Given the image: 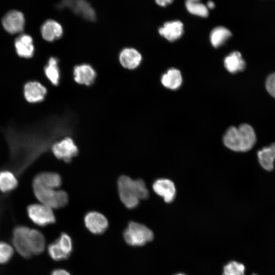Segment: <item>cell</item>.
Instances as JSON below:
<instances>
[{"instance_id":"obj_1","label":"cell","mask_w":275,"mask_h":275,"mask_svg":"<svg viewBox=\"0 0 275 275\" xmlns=\"http://www.w3.org/2000/svg\"><path fill=\"white\" fill-rule=\"evenodd\" d=\"M117 189L121 202L128 209L135 208L140 200H146L149 196V190L143 179L134 180L126 175L119 177Z\"/></svg>"},{"instance_id":"obj_2","label":"cell","mask_w":275,"mask_h":275,"mask_svg":"<svg viewBox=\"0 0 275 275\" xmlns=\"http://www.w3.org/2000/svg\"><path fill=\"white\" fill-rule=\"evenodd\" d=\"M257 138L253 128L248 124H242L238 127H230L223 136L224 145L235 152H247L255 145Z\"/></svg>"},{"instance_id":"obj_3","label":"cell","mask_w":275,"mask_h":275,"mask_svg":"<svg viewBox=\"0 0 275 275\" xmlns=\"http://www.w3.org/2000/svg\"><path fill=\"white\" fill-rule=\"evenodd\" d=\"M32 188L36 199L41 203L52 209L63 208L69 202V196L63 190L46 188L36 185H32Z\"/></svg>"},{"instance_id":"obj_4","label":"cell","mask_w":275,"mask_h":275,"mask_svg":"<svg viewBox=\"0 0 275 275\" xmlns=\"http://www.w3.org/2000/svg\"><path fill=\"white\" fill-rule=\"evenodd\" d=\"M125 242L129 245L140 246L152 241L153 232L145 225L135 222H129L123 232Z\"/></svg>"},{"instance_id":"obj_5","label":"cell","mask_w":275,"mask_h":275,"mask_svg":"<svg viewBox=\"0 0 275 275\" xmlns=\"http://www.w3.org/2000/svg\"><path fill=\"white\" fill-rule=\"evenodd\" d=\"M26 210L31 221L39 226L45 227L56 222L52 209L42 203L30 204L26 207Z\"/></svg>"},{"instance_id":"obj_6","label":"cell","mask_w":275,"mask_h":275,"mask_svg":"<svg viewBox=\"0 0 275 275\" xmlns=\"http://www.w3.org/2000/svg\"><path fill=\"white\" fill-rule=\"evenodd\" d=\"M50 150L54 157L66 163H70L79 153L77 145L69 136L56 141L52 145Z\"/></svg>"},{"instance_id":"obj_7","label":"cell","mask_w":275,"mask_h":275,"mask_svg":"<svg viewBox=\"0 0 275 275\" xmlns=\"http://www.w3.org/2000/svg\"><path fill=\"white\" fill-rule=\"evenodd\" d=\"M30 228L25 226H16L12 233L13 247L22 257L28 258L32 256L29 243V232Z\"/></svg>"},{"instance_id":"obj_8","label":"cell","mask_w":275,"mask_h":275,"mask_svg":"<svg viewBox=\"0 0 275 275\" xmlns=\"http://www.w3.org/2000/svg\"><path fill=\"white\" fill-rule=\"evenodd\" d=\"M84 220L86 227L94 234H103L108 227L106 217L96 211H90L86 213Z\"/></svg>"},{"instance_id":"obj_9","label":"cell","mask_w":275,"mask_h":275,"mask_svg":"<svg viewBox=\"0 0 275 275\" xmlns=\"http://www.w3.org/2000/svg\"><path fill=\"white\" fill-rule=\"evenodd\" d=\"M24 23L23 14L17 10L9 11L2 19V24L4 29L11 34L22 32Z\"/></svg>"},{"instance_id":"obj_10","label":"cell","mask_w":275,"mask_h":275,"mask_svg":"<svg viewBox=\"0 0 275 275\" xmlns=\"http://www.w3.org/2000/svg\"><path fill=\"white\" fill-rule=\"evenodd\" d=\"M153 191L163 198L166 203H171L176 197V189L174 182L170 179L160 178L156 180L152 185Z\"/></svg>"},{"instance_id":"obj_11","label":"cell","mask_w":275,"mask_h":275,"mask_svg":"<svg viewBox=\"0 0 275 275\" xmlns=\"http://www.w3.org/2000/svg\"><path fill=\"white\" fill-rule=\"evenodd\" d=\"M62 6L70 8L87 20L93 21L96 18L94 10L86 0H62Z\"/></svg>"},{"instance_id":"obj_12","label":"cell","mask_w":275,"mask_h":275,"mask_svg":"<svg viewBox=\"0 0 275 275\" xmlns=\"http://www.w3.org/2000/svg\"><path fill=\"white\" fill-rule=\"evenodd\" d=\"M62 177L56 172L44 171L37 173L33 178L32 185L57 189L62 184Z\"/></svg>"},{"instance_id":"obj_13","label":"cell","mask_w":275,"mask_h":275,"mask_svg":"<svg viewBox=\"0 0 275 275\" xmlns=\"http://www.w3.org/2000/svg\"><path fill=\"white\" fill-rule=\"evenodd\" d=\"M47 93L46 88L38 81H30L24 87V95L29 102L35 103L43 100Z\"/></svg>"},{"instance_id":"obj_14","label":"cell","mask_w":275,"mask_h":275,"mask_svg":"<svg viewBox=\"0 0 275 275\" xmlns=\"http://www.w3.org/2000/svg\"><path fill=\"white\" fill-rule=\"evenodd\" d=\"M74 79L79 84L89 86L94 82L96 74L94 69L90 65L83 64L74 68Z\"/></svg>"},{"instance_id":"obj_15","label":"cell","mask_w":275,"mask_h":275,"mask_svg":"<svg viewBox=\"0 0 275 275\" xmlns=\"http://www.w3.org/2000/svg\"><path fill=\"white\" fill-rule=\"evenodd\" d=\"M41 33L44 40L51 42L60 38L63 35V30L59 22L48 19L42 25Z\"/></svg>"},{"instance_id":"obj_16","label":"cell","mask_w":275,"mask_h":275,"mask_svg":"<svg viewBox=\"0 0 275 275\" xmlns=\"http://www.w3.org/2000/svg\"><path fill=\"white\" fill-rule=\"evenodd\" d=\"M160 35L170 41L179 39L183 33V25L180 21L166 22L158 30Z\"/></svg>"},{"instance_id":"obj_17","label":"cell","mask_w":275,"mask_h":275,"mask_svg":"<svg viewBox=\"0 0 275 275\" xmlns=\"http://www.w3.org/2000/svg\"><path fill=\"white\" fill-rule=\"evenodd\" d=\"M121 64L125 68L133 69L140 65L142 61V56L136 49L132 48H126L123 49L119 54Z\"/></svg>"},{"instance_id":"obj_18","label":"cell","mask_w":275,"mask_h":275,"mask_svg":"<svg viewBox=\"0 0 275 275\" xmlns=\"http://www.w3.org/2000/svg\"><path fill=\"white\" fill-rule=\"evenodd\" d=\"M15 47L18 56L25 58L33 56L34 46L32 38L27 34H21L15 40Z\"/></svg>"},{"instance_id":"obj_19","label":"cell","mask_w":275,"mask_h":275,"mask_svg":"<svg viewBox=\"0 0 275 275\" xmlns=\"http://www.w3.org/2000/svg\"><path fill=\"white\" fill-rule=\"evenodd\" d=\"M18 185V177L12 171L0 169V192L9 194Z\"/></svg>"},{"instance_id":"obj_20","label":"cell","mask_w":275,"mask_h":275,"mask_svg":"<svg viewBox=\"0 0 275 275\" xmlns=\"http://www.w3.org/2000/svg\"><path fill=\"white\" fill-rule=\"evenodd\" d=\"M29 243L32 255H39L42 253L45 248V239L43 234L35 229H30Z\"/></svg>"},{"instance_id":"obj_21","label":"cell","mask_w":275,"mask_h":275,"mask_svg":"<svg viewBox=\"0 0 275 275\" xmlns=\"http://www.w3.org/2000/svg\"><path fill=\"white\" fill-rule=\"evenodd\" d=\"M224 65L228 71L234 73L243 70L245 63L239 52L234 51L225 58Z\"/></svg>"},{"instance_id":"obj_22","label":"cell","mask_w":275,"mask_h":275,"mask_svg":"<svg viewBox=\"0 0 275 275\" xmlns=\"http://www.w3.org/2000/svg\"><path fill=\"white\" fill-rule=\"evenodd\" d=\"M257 157L258 161L263 169L267 171L273 169L275 156L270 145L259 150L257 152Z\"/></svg>"},{"instance_id":"obj_23","label":"cell","mask_w":275,"mask_h":275,"mask_svg":"<svg viewBox=\"0 0 275 275\" xmlns=\"http://www.w3.org/2000/svg\"><path fill=\"white\" fill-rule=\"evenodd\" d=\"M161 81L163 86L172 90L178 88L182 82L180 71L175 68H171L162 75Z\"/></svg>"},{"instance_id":"obj_24","label":"cell","mask_w":275,"mask_h":275,"mask_svg":"<svg viewBox=\"0 0 275 275\" xmlns=\"http://www.w3.org/2000/svg\"><path fill=\"white\" fill-rule=\"evenodd\" d=\"M232 35L231 32L224 26H217L213 29L210 35L211 44L218 47L223 44Z\"/></svg>"},{"instance_id":"obj_25","label":"cell","mask_w":275,"mask_h":275,"mask_svg":"<svg viewBox=\"0 0 275 275\" xmlns=\"http://www.w3.org/2000/svg\"><path fill=\"white\" fill-rule=\"evenodd\" d=\"M45 74L47 78L54 85H57L60 80V70L58 60L54 57L50 58L44 68Z\"/></svg>"},{"instance_id":"obj_26","label":"cell","mask_w":275,"mask_h":275,"mask_svg":"<svg viewBox=\"0 0 275 275\" xmlns=\"http://www.w3.org/2000/svg\"><path fill=\"white\" fill-rule=\"evenodd\" d=\"M185 4L187 11L191 14L202 17L208 16V8L201 2V0H186Z\"/></svg>"},{"instance_id":"obj_27","label":"cell","mask_w":275,"mask_h":275,"mask_svg":"<svg viewBox=\"0 0 275 275\" xmlns=\"http://www.w3.org/2000/svg\"><path fill=\"white\" fill-rule=\"evenodd\" d=\"M223 275H245V267L237 261H231L224 267Z\"/></svg>"},{"instance_id":"obj_28","label":"cell","mask_w":275,"mask_h":275,"mask_svg":"<svg viewBox=\"0 0 275 275\" xmlns=\"http://www.w3.org/2000/svg\"><path fill=\"white\" fill-rule=\"evenodd\" d=\"M63 252L69 257L72 251V241L70 236L62 233L56 240Z\"/></svg>"},{"instance_id":"obj_29","label":"cell","mask_w":275,"mask_h":275,"mask_svg":"<svg viewBox=\"0 0 275 275\" xmlns=\"http://www.w3.org/2000/svg\"><path fill=\"white\" fill-rule=\"evenodd\" d=\"M47 251L50 257L55 261L65 260L69 257L63 252L56 241L48 245Z\"/></svg>"},{"instance_id":"obj_30","label":"cell","mask_w":275,"mask_h":275,"mask_svg":"<svg viewBox=\"0 0 275 275\" xmlns=\"http://www.w3.org/2000/svg\"><path fill=\"white\" fill-rule=\"evenodd\" d=\"M14 253L13 246L5 242H0V264L7 263Z\"/></svg>"},{"instance_id":"obj_31","label":"cell","mask_w":275,"mask_h":275,"mask_svg":"<svg viewBox=\"0 0 275 275\" xmlns=\"http://www.w3.org/2000/svg\"><path fill=\"white\" fill-rule=\"evenodd\" d=\"M265 86L268 93L275 98V72L267 77Z\"/></svg>"},{"instance_id":"obj_32","label":"cell","mask_w":275,"mask_h":275,"mask_svg":"<svg viewBox=\"0 0 275 275\" xmlns=\"http://www.w3.org/2000/svg\"><path fill=\"white\" fill-rule=\"evenodd\" d=\"M50 275H70V274L64 269H58L53 270Z\"/></svg>"},{"instance_id":"obj_33","label":"cell","mask_w":275,"mask_h":275,"mask_svg":"<svg viewBox=\"0 0 275 275\" xmlns=\"http://www.w3.org/2000/svg\"><path fill=\"white\" fill-rule=\"evenodd\" d=\"M174 0H155L156 3L159 6L164 7L171 4Z\"/></svg>"},{"instance_id":"obj_34","label":"cell","mask_w":275,"mask_h":275,"mask_svg":"<svg viewBox=\"0 0 275 275\" xmlns=\"http://www.w3.org/2000/svg\"><path fill=\"white\" fill-rule=\"evenodd\" d=\"M207 7L209 9H213L215 7L214 3L212 1L208 2L207 4Z\"/></svg>"},{"instance_id":"obj_35","label":"cell","mask_w":275,"mask_h":275,"mask_svg":"<svg viewBox=\"0 0 275 275\" xmlns=\"http://www.w3.org/2000/svg\"><path fill=\"white\" fill-rule=\"evenodd\" d=\"M3 200H4L3 198H2L0 197V213L1 212L2 210H3L4 208L3 207L4 203L3 202H3Z\"/></svg>"},{"instance_id":"obj_36","label":"cell","mask_w":275,"mask_h":275,"mask_svg":"<svg viewBox=\"0 0 275 275\" xmlns=\"http://www.w3.org/2000/svg\"><path fill=\"white\" fill-rule=\"evenodd\" d=\"M270 146H271V147L272 148L273 151L274 156H275V143L271 144V145H270Z\"/></svg>"},{"instance_id":"obj_37","label":"cell","mask_w":275,"mask_h":275,"mask_svg":"<svg viewBox=\"0 0 275 275\" xmlns=\"http://www.w3.org/2000/svg\"><path fill=\"white\" fill-rule=\"evenodd\" d=\"M175 275H185V274H184L183 273H178V274H176Z\"/></svg>"},{"instance_id":"obj_38","label":"cell","mask_w":275,"mask_h":275,"mask_svg":"<svg viewBox=\"0 0 275 275\" xmlns=\"http://www.w3.org/2000/svg\"><path fill=\"white\" fill-rule=\"evenodd\" d=\"M253 275H257V274H253Z\"/></svg>"}]
</instances>
